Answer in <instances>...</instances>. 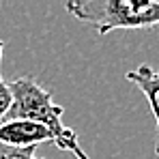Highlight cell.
<instances>
[{
	"label": "cell",
	"mask_w": 159,
	"mask_h": 159,
	"mask_svg": "<svg viewBox=\"0 0 159 159\" xmlns=\"http://www.w3.org/2000/svg\"><path fill=\"white\" fill-rule=\"evenodd\" d=\"M127 80L142 90L155 116V153L159 155V71L153 69L151 65H140L138 69L127 73Z\"/></svg>",
	"instance_id": "cell-3"
},
{
	"label": "cell",
	"mask_w": 159,
	"mask_h": 159,
	"mask_svg": "<svg viewBox=\"0 0 159 159\" xmlns=\"http://www.w3.org/2000/svg\"><path fill=\"white\" fill-rule=\"evenodd\" d=\"M0 159H43V157H39L37 146H30V148H17V146L0 144Z\"/></svg>",
	"instance_id": "cell-4"
},
{
	"label": "cell",
	"mask_w": 159,
	"mask_h": 159,
	"mask_svg": "<svg viewBox=\"0 0 159 159\" xmlns=\"http://www.w3.org/2000/svg\"><path fill=\"white\" fill-rule=\"evenodd\" d=\"M13 103L11 110L7 112L4 120H32L43 125L50 135L52 142L60 151H69L75 159H90L86 151L80 146L78 133L69 127L62 125V106L54 103L52 93L45 90L34 78H17L9 84ZM2 120V123H4Z\"/></svg>",
	"instance_id": "cell-1"
},
{
	"label": "cell",
	"mask_w": 159,
	"mask_h": 159,
	"mask_svg": "<svg viewBox=\"0 0 159 159\" xmlns=\"http://www.w3.org/2000/svg\"><path fill=\"white\" fill-rule=\"evenodd\" d=\"M2 52H4V41L0 39V60H2ZM11 103H13L11 88H9V84L0 75V125H2V120H4V116H7V112L11 110Z\"/></svg>",
	"instance_id": "cell-5"
},
{
	"label": "cell",
	"mask_w": 159,
	"mask_h": 159,
	"mask_svg": "<svg viewBox=\"0 0 159 159\" xmlns=\"http://www.w3.org/2000/svg\"><path fill=\"white\" fill-rule=\"evenodd\" d=\"M65 9L75 20L93 24L99 34L159 26V2L155 0H75L65 2Z\"/></svg>",
	"instance_id": "cell-2"
}]
</instances>
